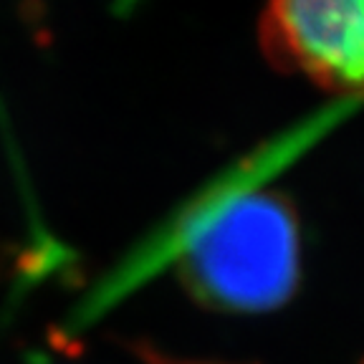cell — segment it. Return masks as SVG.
Segmentation results:
<instances>
[{
  "label": "cell",
  "mask_w": 364,
  "mask_h": 364,
  "mask_svg": "<svg viewBox=\"0 0 364 364\" xmlns=\"http://www.w3.org/2000/svg\"><path fill=\"white\" fill-rule=\"evenodd\" d=\"M182 281L200 304L258 314L281 306L301 279V230L286 198L243 193L193 230L180 258Z\"/></svg>",
  "instance_id": "1"
},
{
  "label": "cell",
  "mask_w": 364,
  "mask_h": 364,
  "mask_svg": "<svg viewBox=\"0 0 364 364\" xmlns=\"http://www.w3.org/2000/svg\"><path fill=\"white\" fill-rule=\"evenodd\" d=\"M271 63L336 94L364 91V0H263Z\"/></svg>",
  "instance_id": "2"
}]
</instances>
